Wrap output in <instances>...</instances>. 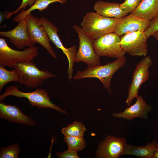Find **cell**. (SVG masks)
<instances>
[{
    "mask_svg": "<svg viewBox=\"0 0 158 158\" xmlns=\"http://www.w3.org/2000/svg\"><path fill=\"white\" fill-rule=\"evenodd\" d=\"M126 61V58L123 56L105 65L87 66L84 70L78 71L73 78L78 80L86 78H97L111 94V82L113 75L119 69L124 66Z\"/></svg>",
    "mask_w": 158,
    "mask_h": 158,
    "instance_id": "6da1fadb",
    "label": "cell"
},
{
    "mask_svg": "<svg viewBox=\"0 0 158 158\" xmlns=\"http://www.w3.org/2000/svg\"><path fill=\"white\" fill-rule=\"evenodd\" d=\"M13 96L18 98L27 99L29 103L32 107L39 109L50 108L65 114L66 112L53 103L50 99L48 93L45 89L37 88L30 92H23L19 90L17 86H10L6 88L4 93L0 95V101H3L7 96Z\"/></svg>",
    "mask_w": 158,
    "mask_h": 158,
    "instance_id": "7a4b0ae2",
    "label": "cell"
},
{
    "mask_svg": "<svg viewBox=\"0 0 158 158\" xmlns=\"http://www.w3.org/2000/svg\"><path fill=\"white\" fill-rule=\"evenodd\" d=\"M118 19L106 17L96 12H90L84 16L81 27L86 33L95 40L114 32Z\"/></svg>",
    "mask_w": 158,
    "mask_h": 158,
    "instance_id": "3957f363",
    "label": "cell"
},
{
    "mask_svg": "<svg viewBox=\"0 0 158 158\" xmlns=\"http://www.w3.org/2000/svg\"><path fill=\"white\" fill-rule=\"evenodd\" d=\"M13 68L18 76L19 83L29 88L42 86L44 80L56 76L47 70H41L32 61L18 63Z\"/></svg>",
    "mask_w": 158,
    "mask_h": 158,
    "instance_id": "277c9868",
    "label": "cell"
},
{
    "mask_svg": "<svg viewBox=\"0 0 158 158\" xmlns=\"http://www.w3.org/2000/svg\"><path fill=\"white\" fill-rule=\"evenodd\" d=\"M38 48L35 46L28 47L23 51L10 47L5 38H0V65L14 68L17 63L32 61L38 56Z\"/></svg>",
    "mask_w": 158,
    "mask_h": 158,
    "instance_id": "5b68a950",
    "label": "cell"
},
{
    "mask_svg": "<svg viewBox=\"0 0 158 158\" xmlns=\"http://www.w3.org/2000/svg\"><path fill=\"white\" fill-rule=\"evenodd\" d=\"M73 28L79 39V47L76 54L74 62H83L87 66L101 65L100 56L96 53L94 49L95 39L86 33L81 27L75 25Z\"/></svg>",
    "mask_w": 158,
    "mask_h": 158,
    "instance_id": "8992f818",
    "label": "cell"
},
{
    "mask_svg": "<svg viewBox=\"0 0 158 158\" xmlns=\"http://www.w3.org/2000/svg\"><path fill=\"white\" fill-rule=\"evenodd\" d=\"M120 36L114 32L105 34L95 40L94 50L100 56L120 58L126 53L120 44Z\"/></svg>",
    "mask_w": 158,
    "mask_h": 158,
    "instance_id": "52a82bcc",
    "label": "cell"
},
{
    "mask_svg": "<svg viewBox=\"0 0 158 158\" xmlns=\"http://www.w3.org/2000/svg\"><path fill=\"white\" fill-rule=\"evenodd\" d=\"M149 56H145L139 62L134 71L131 83L128 88L126 103L127 107L130 105L133 99L138 96L139 90L141 85L148 80L150 75L149 67L152 65Z\"/></svg>",
    "mask_w": 158,
    "mask_h": 158,
    "instance_id": "ba28073f",
    "label": "cell"
},
{
    "mask_svg": "<svg viewBox=\"0 0 158 158\" xmlns=\"http://www.w3.org/2000/svg\"><path fill=\"white\" fill-rule=\"evenodd\" d=\"M147 38L144 31L128 32L121 37L120 44L126 53L131 56H145L148 52Z\"/></svg>",
    "mask_w": 158,
    "mask_h": 158,
    "instance_id": "9c48e42d",
    "label": "cell"
},
{
    "mask_svg": "<svg viewBox=\"0 0 158 158\" xmlns=\"http://www.w3.org/2000/svg\"><path fill=\"white\" fill-rule=\"evenodd\" d=\"M28 34L36 43L43 47L54 58L56 56L49 43L50 39L47 32L42 25L40 18L33 16L31 13L25 19Z\"/></svg>",
    "mask_w": 158,
    "mask_h": 158,
    "instance_id": "30bf717a",
    "label": "cell"
},
{
    "mask_svg": "<svg viewBox=\"0 0 158 158\" xmlns=\"http://www.w3.org/2000/svg\"><path fill=\"white\" fill-rule=\"evenodd\" d=\"M42 25L46 30L50 39L56 46L60 49L66 56L68 61V67L67 71L68 78L71 80L73 71V66L76 54V47L73 46L69 48H66L63 45L57 34L59 31L53 23L44 17L40 18Z\"/></svg>",
    "mask_w": 158,
    "mask_h": 158,
    "instance_id": "8fae6325",
    "label": "cell"
},
{
    "mask_svg": "<svg viewBox=\"0 0 158 158\" xmlns=\"http://www.w3.org/2000/svg\"><path fill=\"white\" fill-rule=\"evenodd\" d=\"M126 139L107 135L100 143L97 157L100 158H117L121 156L126 143Z\"/></svg>",
    "mask_w": 158,
    "mask_h": 158,
    "instance_id": "7c38bea8",
    "label": "cell"
},
{
    "mask_svg": "<svg viewBox=\"0 0 158 158\" xmlns=\"http://www.w3.org/2000/svg\"><path fill=\"white\" fill-rule=\"evenodd\" d=\"M0 35L8 38L10 42L18 49L33 46L35 44L28 34L25 19L20 21L13 29L0 31Z\"/></svg>",
    "mask_w": 158,
    "mask_h": 158,
    "instance_id": "4fadbf2b",
    "label": "cell"
},
{
    "mask_svg": "<svg viewBox=\"0 0 158 158\" xmlns=\"http://www.w3.org/2000/svg\"><path fill=\"white\" fill-rule=\"evenodd\" d=\"M149 22L131 13L118 19L114 32L121 36L128 32L139 30L145 31Z\"/></svg>",
    "mask_w": 158,
    "mask_h": 158,
    "instance_id": "5bb4252c",
    "label": "cell"
},
{
    "mask_svg": "<svg viewBox=\"0 0 158 158\" xmlns=\"http://www.w3.org/2000/svg\"><path fill=\"white\" fill-rule=\"evenodd\" d=\"M136 99L134 104L128 107L122 112L113 113V116L128 121L135 118L147 119V114L151 110L152 107L146 103L142 96H138Z\"/></svg>",
    "mask_w": 158,
    "mask_h": 158,
    "instance_id": "9a60e30c",
    "label": "cell"
},
{
    "mask_svg": "<svg viewBox=\"0 0 158 158\" xmlns=\"http://www.w3.org/2000/svg\"><path fill=\"white\" fill-rule=\"evenodd\" d=\"M0 118L10 122L34 126L36 123L29 116L23 114L20 109L15 105L0 103Z\"/></svg>",
    "mask_w": 158,
    "mask_h": 158,
    "instance_id": "2e32d148",
    "label": "cell"
},
{
    "mask_svg": "<svg viewBox=\"0 0 158 158\" xmlns=\"http://www.w3.org/2000/svg\"><path fill=\"white\" fill-rule=\"evenodd\" d=\"M94 9L99 14L109 18L119 19L128 14L121 9L120 4L117 3L98 1L95 3Z\"/></svg>",
    "mask_w": 158,
    "mask_h": 158,
    "instance_id": "e0dca14e",
    "label": "cell"
},
{
    "mask_svg": "<svg viewBox=\"0 0 158 158\" xmlns=\"http://www.w3.org/2000/svg\"><path fill=\"white\" fill-rule=\"evenodd\" d=\"M158 146V143L155 140L147 143L145 146H135L127 144L121 156L125 155H133L138 157L152 158Z\"/></svg>",
    "mask_w": 158,
    "mask_h": 158,
    "instance_id": "ac0fdd59",
    "label": "cell"
},
{
    "mask_svg": "<svg viewBox=\"0 0 158 158\" xmlns=\"http://www.w3.org/2000/svg\"><path fill=\"white\" fill-rule=\"evenodd\" d=\"M131 13L150 21L158 14V0H143Z\"/></svg>",
    "mask_w": 158,
    "mask_h": 158,
    "instance_id": "d6986e66",
    "label": "cell"
},
{
    "mask_svg": "<svg viewBox=\"0 0 158 158\" xmlns=\"http://www.w3.org/2000/svg\"><path fill=\"white\" fill-rule=\"evenodd\" d=\"M59 2L62 4L67 2L66 0H36L33 4L28 9L22 10L14 18V21L19 23L24 19L31 12L35 10L42 11L47 8L49 5L53 3Z\"/></svg>",
    "mask_w": 158,
    "mask_h": 158,
    "instance_id": "ffe728a7",
    "label": "cell"
},
{
    "mask_svg": "<svg viewBox=\"0 0 158 158\" xmlns=\"http://www.w3.org/2000/svg\"><path fill=\"white\" fill-rule=\"evenodd\" d=\"M86 130L85 126L82 123L75 121L63 128L61 131L64 136L83 137Z\"/></svg>",
    "mask_w": 158,
    "mask_h": 158,
    "instance_id": "44dd1931",
    "label": "cell"
},
{
    "mask_svg": "<svg viewBox=\"0 0 158 158\" xmlns=\"http://www.w3.org/2000/svg\"><path fill=\"white\" fill-rule=\"evenodd\" d=\"M5 66L0 65V92L4 85L11 82H19V79L16 70L6 69Z\"/></svg>",
    "mask_w": 158,
    "mask_h": 158,
    "instance_id": "7402d4cb",
    "label": "cell"
},
{
    "mask_svg": "<svg viewBox=\"0 0 158 158\" xmlns=\"http://www.w3.org/2000/svg\"><path fill=\"white\" fill-rule=\"evenodd\" d=\"M64 141L68 148L77 151L82 150L86 146L85 141L82 137L64 136Z\"/></svg>",
    "mask_w": 158,
    "mask_h": 158,
    "instance_id": "603a6c76",
    "label": "cell"
},
{
    "mask_svg": "<svg viewBox=\"0 0 158 158\" xmlns=\"http://www.w3.org/2000/svg\"><path fill=\"white\" fill-rule=\"evenodd\" d=\"M20 148L18 143L2 147L0 150V158H18L20 152Z\"/></svg>",
    "mask_w": 158,
    "mask_h": 158,
    "instance_id": "cb8c5ba5",
    "label": "cell"
},
{
    "mask_svg": "<svg viewBox=\"0 0 158 158\" xmlns=\"http://www.w3.org/2000/svg\"><path fill=\"white\" fill-rule=\"evenodd\" d=\"M143 0H125L120 4L121 9L127 13H131L140 4Z\"/></svg>",
    "mask_w": 158,
    "mask_h": 158,
    "instance_id": "d4e9b609",
    "label": "cell"
},
{
    "mask_svg": "<svg viewBox=\"0 0 158 158\" xmlns=\"http://www.w3.org/2000/svg\"><path fill=\"white\" fill-rule=\"evenodd\" d=\"M158 31V14L150 21L149 25L145 31L148 38Z\"/></svg>",
    "mask_w": 158,
    "mask_h": 158,
    "instance_id": "484cf974",
    "label": "cell"
},
{
    "mask_svg": "<svg viewBox=\"0 0 158 158\" xmlns=\"http://www.w3.org/2000/svg\"><path fill=\"white\" fill-rule=\"evenodd\" d=\"M36 0H22V2L20 6L15 10L10 12L6 16L7 19L9 18L13 15L17 13L20 10H25L26 7L28 6L30 7L32 6L35 3Z\"/></svg>",
    "mask_w": 158,
    "mask_h": 158,
    "instance_id": "4316f807",
    "label": "cell"
},
{
    "mask_svg": "<svg viewBox=\"0 0 158 158\" xmlns=\"http://www.w3.org/2000/svg\"><path fill=\"white\" fill-rule=\"evenodd\" d=\"M77 151L68 149L63 152H57L56 155L60 158H78Z\"/></svg>",
    "mask_w": 158,
    "mask_h": 158,
    "instance_id": "83f0119b",
    "label": "cell"
},
{
    "mask_svg": "<svg viewBox=\"0 0 158 158\" xmlns=\"http://www.w3.org/2000/svg\"><path fill=\"white\" fill-rule=\"evenodd\" d=\"M153 158H158V146L154 153Z\"/></svg>",
    "mask_w": 158,
    "mask_h": 158,
    "instance_id": "f1b7e54d",
    "label": "cell"
},
{
    "mask_svg": "<svg viewBox=\"0 0 158 158\" xmlns=\"http://www.w3.org/2000/svg\"><path fill=\"white\" fill-rule=\"evenodd\" d=\"M4 14H2V13H0V23H2L4 20Z\"/></svg>",
    "mask_w": 158,
    "mask_h": 158,
    "instance_id": "f546056e",
    "label": "cell"
},
{
    "mask_svg": "<svg viewBox=\"0 0 158 158\" xmlns=\"http://www.w3.org/2000/svg\"><path fill=\"white\" fill-rule=\"evenodd\" d=\"M157 40H158V31L155 32L152 35Z\"/></svg>",
    "mask_w": 158,
    "mask_h": 158,
    "instance_id": "4dcf8cb0",
    "label": "cell"
}]
</instances>
